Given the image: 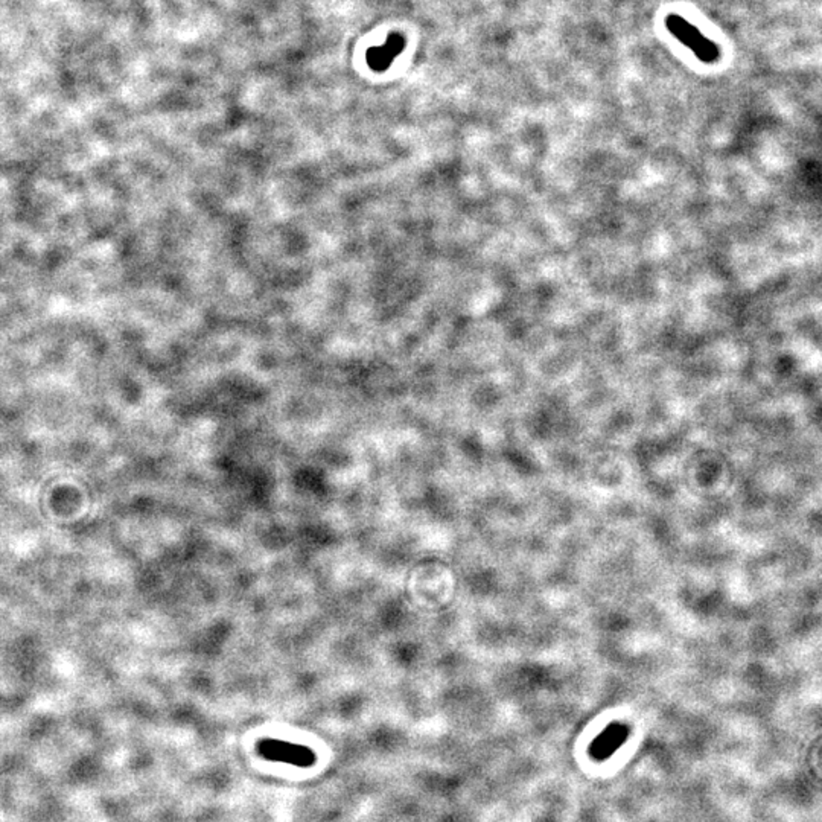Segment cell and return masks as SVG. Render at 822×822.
Returning <instances> with one entry per match:
<instances>
[{
  "label": "cell",
  "mask_w": 822,
  "mask_h": 822,
  "mask_svg": "<svg viewBox=\"0 0 822 822\" xmlns=\"http://www.w3.org/2000/svg\"><path fill=\"white\" fill-rule=\"evenodd\" d=\"M665 26H667L669 32L676 40H680L684 46H687L696 55L697 60L707 64L716 63L719 60L720 52L717 44L708 40L690 21H687L677 14H670L665 19Z\"/></svg>",
  "instance_id": "obj_1"
},
{
  "label": "cell",
  "mask_w": 822,
  "mask_h": 822,
  "mask_svg": "<svg viewBox=\"0 0 822 822\" xmlns=\"http://www.w3.org/2000/svg\"><path fill=\"white\" fill-rule=\"evenodd\" d=\"M259 754L264 759H269L271 761H281L294 766H306L314 763V752L306 746L294 745L290 742L282 740H262L258 745Z\"/></svg>",
  "instance_id": "obj_2"
},
{
  "label": "cell",
  "mask_w": 822,
  "mask_h": 822,
  "mask_svg": "<svg viewBox=\"0 0 822 822\" xmlns=\"http://www.w3.org/2000/svg\"><path fill=\"white\" fill-rule=\"evenodd\" d=\"M402 48H404L402 37L401 36H392L390 38L387 40L385 44H383V46L373 48L369 51V53H368L369 66L376 72L385 71L388 66L392 64L396 55L401 53Z\"/></svg>",
  "instance_id": "obj_3"
}]
</instances>
